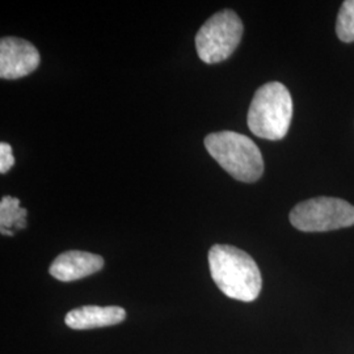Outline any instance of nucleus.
<instances>
[{"mask_svg": "<svg viewBox=\"0 0 354 354\" xmlns=\"http://www.w3.org/2000/svg\"><path fill=\"white\" fill-rule=\"evenodd\" d=\"M207 260L215 285L228 298L253 302L260 295L261 273L248 253L232 245L215 244Z\"/></svg>", "mask_w": 354, "mask_h": 354, "instance_id": "f257e3e1", "label": "nucleus"}, {"mask_svg": "<svg viewBox=\"0 0 354 354\" xmlns=\"http://www.w3.org/2000/svg\"><path fill=\"white\" fill-rule=\"evenodd\" d=\"M203 143L218 165L238 181L254 183L263 176V155L248 137L226 130L209 134Z\"/></svg>", "mask_w": 354, "mask_h": 354, "instance_id": "f03ea898", "label": "nucleus"}, {"mask_svg": "<svg viewBox=\"0 0 354 354\" xmlns=\"http://www.w3.org/2000/svg\"><path fill=\"white\" fill-rule=\"evenodd\" d=\"M291 117L292 100L289 89L279 82H270L256 91L247 122L254 136L279 140L288 134Z\"/></svg>", "mask_w": 354, "mask_h": 354, "instance_id": "7ed1b4c3", "label": "nucleus"}, {"mask_svg": "<svg viewBox=\"0 0 354 354\" xmlns=\"http://www.w3.org/2000/svg\"><path fill=\"white\" fill-rule=\"evenodd\" d=\"M243 36L241 17L223 10L213 15L198 30L196 36L197 54L205 64H218L236 50Z\"/></svg>", "mask_w": 354, "mask_h": 354, "instance_id": "20e7f679", "label": "nucleus"}, {"mask_svg": "<svg viewBox=\"0 0 354 354\" xmlns=\"http://www.w3.org/2000/svg\"><path fill=\"white\" fill-rule=\"evenodd\" d=\"M291 225L304 232H326L354 225V206L342 198L317 197L298 203L290 213Z\"/></svg>", "mask_w": 354, "mask_h": 354, "instance_id": "39448f33", "label": "nucleus"}, {"mask_svg": "<svg viewBox=\"0 0 354 354\" xmlns=\"http://www.w3.org/2000/svg\"><path fill=\"white\" fill-rule=\"evenodd\" d=\"M39 64V53L33 44L19 37L0 41V77L20 79L33 73Z\"/></svg>", "mask_w": 354, "mask_h": 354, "instance_id": "423d86ee", "label": "nucleus"}, {"mask_svg": "<svg viewBox=\"0 0 354 354\" xmlns=\"http://www.w3.org/2000/svg\"><path fill=\"white\" fill-rule=\"evenodd\" d=\"M104 266L102 256L83 251H67L61 253L51 263V276L62 282H71L88 277L100 272Z\"/></svg>", "mask_w": 354, "mask_h": 354, "instance_id": "0eeeda50", "label": "nucleus"}, {"mask_svg": "<svg viewBox=\"0 0 354 354\" xmlns=\"http://www.w3.org/2000/svg\"><path fill=\"white\" fill-rule=\"evenodd\" d=\"M127 313L117 306H83L71 310L66 315V326L73 329L102 328L120 324L125 320Z\"/></svg>", "mask_w": 354, "mask_h": 354, "instance_id": "6e6552de", "label": "nucleus"}, {"mask_svg": "<svg viewBox=\"0 0 354 354\" xmlns=\"http://www.w3.org/2000/svg\"><path fill=\"white\" fill-rule=\"evenodd\" d=\"M26 209L20 206V200L4 196L0 201V231L3 235L12 236L17 230L26 227Z\"/></svg>", "mask_w": 354, "mask_h": 354, "instance_id": "1a4fd4ad", "label": "nucleus"}, {"mask_svg": "<svg viewBox=\"0 0 354 354\" xmlns=\"http://www.w3.org/2000/svg\"><path fill=\"white\" fill-rule=\"evenodd\" d=\"M336 33L342 42L354 41V0L342 3L336 23Z\"/></svg>", "mask_w": 354, "mask_h": 354, "instance_id": "9d476101", "label": "nucleus"}, {"mask_svg": "<svg viewBox=\"0 0 354 354\" xmlns=\"http://www.w3.org/2000/svg\"><path fill=\"white\" fill-rule=\"evenodd\" d=\"M15 165V158L12 155V149L8 143H0V172L7 174Z\"/></svg>", "mask_w": 354, "mask_h": 354, "instance_id": "9b49d317", "label": "nucleus"}]
</instances>
